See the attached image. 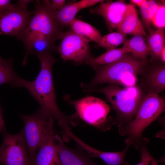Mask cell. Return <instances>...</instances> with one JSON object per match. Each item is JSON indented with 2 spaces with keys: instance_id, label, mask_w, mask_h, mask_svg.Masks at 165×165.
I'll return each instance as SVG.
<instances>
[{
  "instance_id": "1",
  "label": "cell",
  "mask_w": 165,
  "mask_h": 165,
  "mask_svg": "<svg viewBox=\"0 0 165 165\" xmlns=\"http://www.w3.org/2000/svg\"><path fill=\"white\" fill-rule=\"evenodd\" d=\"M41 63V70L36 79L33 81L25 80L18 76L13 84V87H24L38 101L39 109L57 120L61 131L69 128L70 124L77 122L76 115H67L59 108L53 82L52 70L57 61L52 53L37 56Z\"/></svg>"
},
{
  "instance_id": "2",
  "label": "cell",
  "mask_w": 165,
  "mask_h": 165,
  "mask_svg": "<svg viewBox=\"0 0 165 165\" xmlns=\"http://www.w3.org/2000/svg\"><path fill=\"white\" fill-rule=\"evenodd\" d=\"M144 66L131 53H128L114 62L93 68L95 72L94 78L89 83H82L81 86L85 92L104 83L121 85L125 87L134 86Z\"/></svg>"
},
{
  "instance_id": "3",
  "label": "cell",
  "mask_w": 165,
  "mask_h": 165,
  "mask_svg": "<svg viewBox=\"0 0 165 165\" xmlns=\"http://www.w3.org/2000/svg\"><path fill=\"white\" fill-rule=\"evenodd\" d=\"M98 92L104 94L116 112L113 124H116L119 131L134 119L142 100V92L136 86L122 88L116 84H109L100 88L94 87L86 92Z\"/></svg>"
},
{
  "instance_id": "4",
  "label": "cell",
  "mask_w": 165,
  "mask_h": 165,
  "mask_svg": "<svg viewBox=\"0 0 165 165\" xmlns=\"http://www.w3.org/2000/svg\"><path fill=\"white\" fill-rule=\"evenodd\" d=\"M164 100L158 94L151 91L142 99L134 119L119 131L122 136L127 135V145L135 147L142 139L145 129L165 111Z\"/></svg>"
},
{
  "instance_id": "5",
  "label": "cell",
  "mask_w": 165,
  "mask_h": 165,
  "mask_svg": "<svg viewBox=\"0 0 165 165\" xmlns=\"http://www.w3.org/2000/svg\"><path fill=\"white\" fill-rule=\"evenodd\" d=\"M50 0H37L35 9L25 30L18 39L26 48L37 35L41 34L56 41L61 38L63 28L57 22L50 7Z\"/></svg>"
},
{
  "instance_id": "6",
  "label": "cell",
  "mask_w": 165,
  "mask_h": 165,
  "mask_svg": "<svg viewBox=\"0 0 165 165\" xmlns=\"http://www.w3.org/2000/svg\"><path fill=\"white\" fill-rule=\"evenodd\" d=\"M20 117L24 123L22 130L28 153L32 162L37 149L54 135L53 119L39 108L32 115H20Z\"/></svg>"
},
{
  "instance_id": "7",
  "label": "cell",
  "mask_w": 165,
  "mask_h": 165,
  "mask_svg": "<svg viewBox=\"0 0 165 165\" xmlns=\"http://www.w3.org/2000/svg\"><path fill=\"white\" fill-rule=\"evenodd\" d=\"M64 99L73 106L77 116L87 124L102 131L110 129L112 125L108 116L111 108L103 101L90 96L72 100L68 95Z\"/></svg>"
},
{
  "instance_id": "8",
  "label": "cell",
  "mask_w": 165,
  "mask_h": 165,
  "mask_svg": "<svg viewBox=\"0 0 165 165\" xmlns=\"http://www.w3.org/2000/svg\"><path fill=\"white\" fill-rule=\"evenodd\" d=\"M2 133L3 140L0 146V162L3 165H32L23 130L14 135L6 130Z\"/></svg>"
},
{
  "instance_id": "9",
  "label": "cell",
  "mask_w": 165,
  "mask_h": 165,
  "mask_svg": "<svg viewBox=\"0 0 165 165\" xmlns=\"http://www.w3.org/2000/svg\"><path fill=\"white\" fill-rule=\"evenodd\" d=\"M57 50L64 61L70 60L79 65L90 60L94 57L90 53L89 43L70 29L64 32Z\"/></svg>"
},
{
  "instance_id": "10",
  "label": "cell",
  "mask_w": 165,
  "mask_h": 165,
  "mask_svg": "<svg viewBox=\"0 0 165 165\" xmlns=\"http://www.w3.org/2000/svg\"><path fill=\"white\" fill-rule=\"evenodd\" d=\"M33 11L17 5L0 11V35H7L19 38L25 30Z\"/></svg>"
},
{
  "instance_id": "11",
  "label": "cell",
  "mask_w": 165,
  "mask_h": 165,
  "mask_svg": "<svg viewBox=\"0 0 165 165\" xmlns=\"http://www.w3.org/2000/svg\"><path fill=\"white\" fill-rule=\"evenodd\" d=\"M105 1L101 2L98 6L91 9L90 12L101 16L109 31L112 32L118 29L133 5L127 3L124 0Z\"/></svg>"
},
{
  "instance_id": "12",
  "label": "cell",
  "mask_w": 165,
  "mask_h": 165,
  "mask_svg": "<svg viewBox=\"0 0 165 165\" xmlns=\"http://www.w3.org/2000/svg\"><path fill=\"white\" fill-rule=\"evenodd\" d=\"M66 136L68 140L70 139L73 140L90 157L101 159L107 165H121L125 162L124 158L130 146L129 145H127L121 152H105L99 150L87 144L76 136L71 129L67 132Z\"/></svg>"
},
{
  "instance_id": "13",
  "label": "cell",
  "mask_w": 165,
  "mask_h": 165,
  "mask_svg": "<svg viewBox=\"0 0 165 165\" xmlns=\"http://www.w3.org/2000/svg\"><path fill=\"white\" fill-rule=\"evenodd\" d=\"M53 140L59 157L63 165H99L82 152L66 146L57 134H54Z\"/></svg>"
},
{
  "instance_id": "14",
  "label": "cell",
  "mask_w": 165,
  "mask_h": 165,
  "mask_svg": "<svg viewBox=\"0 0 165 165\" xmlns=\"http://www.w3.org/2000/svg\"><path fill=\"white\" fill-rule=\"evenodd\" d=\"M105 1L82 0L66 4L61 10L53 12L54 16L59 24L63 28L69 26L70 23L75 18L76 15L81 9Z\"/></svg>"
},
{
  "instance_id": "15",
  "label": "cell",
  "mask_w": 165,
  "mask_h": 165,
  "mask_svg": "<svg viewBox=\"0 0 165 165\" xmlns=\"http://www.w3.org/2000/svg\"><path fill=\"white\" fill-rule=\"evenodd\" d=\"M116 31L126 35H141L147 37L148 35L139 18L137 10L133 5L127 13Z\"/></svg>"
},
{
  "instance_id": "16",
  "label": "cell",
  "mask_w": 165,
  "mask_h": 165,
  "mask_svg": "<svg viewBox=\"0 0 165 165\" xmlns=\"http://www.w3.org/2000/svg\"><path fill=\"white\" fill-rule=\"evenodd\" d=\"M55 40L42 34L36 36L31 41L25 49L26 54L23 61V64H26L28 55L32 54L38 55L52 53L57 50V47L55 44Z\"/></svg>"
},
{
  "instance_id": "17",
  "label": "cell",
  "mask_w": 165,
  "mask_h": 165,
  "mask_svg": "<svg viewBox=\"0 0 165 165\" xmlns=\"http://www.w3.org/2000/svg\"><path fill=\"white\" fill-rule=\"evenodd\" d=\"M53 137L39 148L32 165H63L58 155Z\"/></svg>"
},
{
  "instance_id": "18",
  "label": "cell",
  "mask_w": 165,
  "mask_h": 165,
  "mask_svg": "<svg viewBox=\"0 0 165 165\" xmlns=\"http://www.w3.org/2000/svg\"><path fill=\"white\" fill-rule=\"evenodd\" d=\"M70 29L85 41L98 44L102 37L99 31L88 23L75 18L70 23Z\"/></svg>"
},
{
  "instance_id": "19",
  "label": "cell",
  "mask_w": 165,
  "mask_h": 165,
  "mask_svg": "<svg viewBox=\"0 0 165 165\" xmlns=\"http://www.w3.org/2000/svg\"><path fill=\"white\" fill-rule=\"evenodd\" d=\"M143 36L141 35L134 36L125 41L123 47L128 49L130 53L145 65L147 63L149 51L147 44Z\"/></svg>"
},
{
  "instance_id": "20",
  "label": "cell",
  "mask_w": 165,
  "mask_h": 165,
  "mask_svg": "<svg viewBox=\"0 0 165 165\" xmlns=\"http://www.w3.org/2000/svg\"><path fill=\"white\" fill-rule=\"evenodd\" d=\"M147 37L150 61L159 60L160 52L165 47L164 28H157L149 34Z\"/></svg>"
},
{
  "instance_id": "21",
  "label": "cell",
  "mask_w": 165,
  "mask_h": 165,
  "mask_svg": "<svg viewBox=\"0 0 165 165\" xmlns=\"http://www.w3.org/2000/svg\"><path fill=\"white\" fill-rule=\"evenodd\" d=\"M146 77L148 85L153 91L158 94L165 89V66L164 64L153 67Z\"/></svg>"
},
{
  "instance_id": "22",
  "label": "cell",
  "mask_w": 165,
  "mask_h": 165,
  "mask_svg": "<svg viewBox=\"0 0 165 165\" xmlns=\"http://www.w3.org/2000/svg\"><path fill=\"white\" fill-rule=\"evenodd\" d=\"M128 53H130L129 50L123 47L120 48L107 50L104 53L97 57H94L86 64L93 68L98 66L114 62Z\"/></svg>"
},
{
  "instance_id": "23",
  "label": "cell",
  "mask_w": 165,
  "mask_h": 165,
  "mask_svg": "<svg viewBox=\"0 0 165 165\" xmlns=\"http://www.w3.org/2000/svg\"><path fill=\"white\" fill-rule=\"evenodd\" d=\"M159 5V4L154 0H146L139 8L141 23L144 29L146 30L149 34L154 30L152 28V21L157 10Z\"/></svg>"
},
{
  "instance_id": "24",
  "label": "cell",
  "mask_w": 165,
  "mask_h": 165,
  "mask_svg": "<svg viewBox=\"0 0 165 165\" xmlns=\"http://www.w3.org/2000/svg\"><path fill=\"white\" fill-rule=\"evenodd\" d=\"M127 39L126 35L116 31L102 36L100 42L95 46L107 50L115 49Z\"/></svg>"
},
{
  "instance_id": "25",
  "label": "cell",
  "mask_w": 165,
  "mask_h": 165,
  "mask_svg": "<svg viewBox=\"0 0 165 165\" xmlns=\"http://www.w3.org/2000/svg\"><path fill=\"white\" fill-rule=\"evenodd\" d=\"M18 76L13 69L11 61L0 56V85L8 83L12 85Z\"/></svg>"
},
{
  "instance_id": "26",
  "label": "cell",
  "mask_w": 165,
  "mask_h": 165,
  "mask_svg": "<svg viewBox=\"0 0 165 165\" xmlns=\"http://www.w3.org/2000/svg\"><path fill=\"white\" fill-rule=\"evenodd\" d=\"M147 140V139L142 138L136 146V148L138 149L140 152L141 159L139 162L135 165H160L147 148V144L148 142ZM126 163L127 165H131L127 162H126Z\"/></svg>"
},
{
  "instance_id": "27",
  "label": "cell",
  "mask_w": 165,
  "mask_h": 165,
  "mask_svg": "<svg viewBox=\"0 0 165 165\" xmlns=\"http://www.w3.org/2000/svg\"><path fill=\"white\" fill-rule=\"evenodd\" d=\"M165 5L159 4L157 10L152 21V23L157 29L165 28Z\"/></svg>"
},
{
  "instance_id": "28",
  "label": "cell",
  "mask_w": 165,
  "mask_h": 165,
  "mask_svg": "<svg viewBox=\"0 0 165 165\" xmlns=\"http://www.w3.org/2000/svg\"><path fill=\"white\" fill-rule=\"evenodd\" d=\"M66 1L65 0H52L50 3V7L53 12L61 10L65 5Z\"/></svg>"
},
{
  "instance_id": "29",
  "label": "cell",
  "mask_w": 165,
  "mask_h": 165,
  "mask_svg": "<svg viewBox=\"0 0 165 165\" xmlns=\"http://www.w3.org/2000/svg\"><path fill=\"white\" fill-rule=\"evenodd\" d=\"M14 6L10 0H0V11L12 8Z\"/></svg>"
},
{
  "instance_id": "30",
  "label": "cell",
  "mask_w": 165,
  "mask_h": 165,
  "mask_svg": "<svg viewBox=\"0 0 165 165\" xmlns=\"http://www.w3.org/2000/svg\"><path fill=\"white\" fill-rule=\"evenodd\" d=\"M2 110L0 106V132L2 133L6 130L2 115Z\"/></svg>"
},
{
  "instance_id": "31",
  "label": "cell",
  "mask_w": 165,
  "mask_h": 165,
  "mask_svg": "<svg viewBox=\"0 0 165 165\" xmlns=\"http://www.w3.org/2000/svg\"><path fill=\"white\" fill-rule=\"evenodd\" d=\"M146 0H131L130 2L131 4L134 5H135L137 6L139 8H140Z\"/></svg>"
},
{
  "instance_id": "32",
  "label": "cell",
  "mask_w": 165,
  "mask_h": 165,
  "mask_svg": "<svg viewBox=\"0 0 165 165\" xmlns=\"http://www.w3.org/2000/svg\"><path fill=\"white\" fill-rule=\"evenodd\" d=\"M32 1L31 0H19L17 1V5L24 7H27L28 3Z\"/></svg>"
},
{
  "instance_id": "33",
  "label": "cell",
  "mask_w": 165,
  "mask_h": 165,
  "mask_svg": "<svg viewBox=\"0 0 165 165\" xmlns=\"http://www.w3.org/2000/svg\"><path fill=\"white\" fill-rule=\"evenodd\" d=\"M165 47L163 48L160 52L159 57V60L163 64L165 63Z\"/></svg>"
},
{
  "instance_id": "34",
  "label": "cell",
  "mask_w": 165,
  "mask_h": 165,
  "mask_svg": "<svg viewBox=\"0 0 165 165\" xmlns=\"http://www.w3.org/2000/svg\"><path fill=\"white\" fill-rule=\"evenodd\" d=\"M121 165H127L126 163V162L125 163H124L123 164H122Z\"/></svg>"
},
{
  "instance_id": "35",
  "label": "cell",
  "mask_w": 165,
  "mask_h": 165,
  "mask_svg": "<svg viewBox=\"0 0 165 165\" xmlns=\"http://www.w3.org/2000/svg\"><path fill=\"white\" fill-rule=\"evenodd\" d=\"M0 165H3L2 164H1V163L0 162Z\"/></svg>"
}]
</instances>
